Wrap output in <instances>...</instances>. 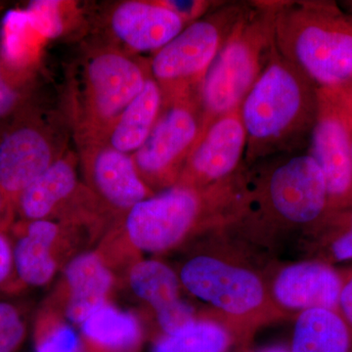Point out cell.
I'll use <instances>...</instances> for the list:
<instances>
[{"mask_svg":"<svg viewBox=\"0 0 352 352\" xmlns=\"http://www.w3.org/2000/svg\"><path fill=\"white\" fill-rule=\"evenodd\" d=\"M329 214L325 178L305 153L280 155L243 168L227 227L256 243L309 234Z\"/></svg>","mask_w":352,"mask_h":352,"instance_id":"6da1fadb","label":"cell"},{"mask_svg":"<svg viewBox=\"0 0 352 352\" xmlns=\"http://www.w3.org/2000/svg\"><path fill=\"white\" fill-rule=\"evenodd\" d=\"M318 88L276 47L240 107L247 145L245 168L302 152L318 115Z\"/></svg>","mask_w":352,"mask_h":352,"instance_id":"7a4b0ae2","label":"cell"},{"mask_svg":"<svg viewBox=\"0 0 352 352\" xmlns=\"http://www.w3.org/2000/svg\"><path fill=\"white\" fill-rule=\"evenodd\" d=\"M177 273L183 289L212 308L237 337L283 317L271 300L267 276L244 247L220 244L198 250Z\"/></svg>","mask_w":352,"mask_h":352,"instance_id":"3957f363","label":"cell"},{"mask_svg":"<svg viewBox=\"0 0 352 352\" xmlns=\"http://www.w3.org/2000/svg\"><path fill=\"white\" fill-rule=\"evenodd\" d=\"M274 43L318 89L352 80V16L333 1H274Z\"/></svg>","mask_w":352,"mask_h":352,"instance_id":"277c9868","label":"cell"},{"mask_svg":"<svg viewBox=\"0 0 352 352\" xmlns=\"http://www.w3.org/2000/svg\"><path fill=\"white\" fill-rule=\"evenodd\" d=\"M236 178L206 190L176 184L139 201L112 227L139 256L173 251L199 234L226 226Z\"/></svg>","mask_w":352,"mask_h":352,"instance_id":"5b68a950","label":"cell"},{"mask_svg":"<svg viewBox=\"0 0 352 352\" xmlns=\"http://www.w3.org/2000/svg\"><path fill=\"white\" fill-rule=\"evenodd\" d=\"M273 20L274 1L251 2L220 48L198 90L203 133L241 107L263 73L275 50Z\"/></svg>","mask_w":352,"mask_h":352,"instance_id":"8992f818","label":"cell"},{"mask_svg":"<svg viewBox=\"0 0 352 352\" xmlns=\"http://www.w3.org/2000/svg\"><path fill=\"white\" fill-rule=\"evenodd\" d=\"M248 4H219L155 53L149 64L150 75L161 88L163 101L198 94L210 65Z\"/></svg>","mask_w":352,"mask_h":352,"instance_id":"52a82bcc","label":"cell"},{"mask_svg":"<svg viewBox=\"0 0 352 352\" xmlns=\"http://www.w3.org/2000/svg\"><path fill=\"white\" fill-rule=\"evenodd\" d=\"M82 75L75 106L78 140H103L151 76L149 66L111 47L91 53Z\"/></svg>","mask_w":352,"mask_h":352,"instance_id":"ba28073f","label":"cell"},{"mask_svg":"<svg viewBox=\"0 0 352 352\" xmlns=\"http://www.w3.org/2000/svg\"><path fill=\"white\" fill-rule=\"evenodd\" d=\"M203 129L198 94L163 101L151 133L132 155L139 175L155 194L177 184Z\"/></svg>","mask_w":352,"mask_h":352,"instance_id":"9c48e42d","label":"cell"},{"mask_svg":"<svg viewBox=\"0 0 352 352\" xmlns=\"http://www.w3.org/2000/svg\"><path fill=\"white\" fill-rule=\"evenodd\" d=\"M14 264L25 288L47 286L82 248L101 239L83 224L54 219L17 220L8 231Z\"/></svg>","mask_w":352,"mask_h":352,"instance_id":"30bf717a","label":"cell"},{"mask_svg":"<svg viewBox=\"0 0 352 352\" xmlns=\"http://www.w3.org/2000/svg\"><path fill=\"white\" fill-rule=\"evenodd\" d=\"M76 166L72 152L51 164L16 201L15 214L19 219L101 223L105 214L89 189L78 180Z\"/></svg>","mask_w":352,"mask_h":352,"instance_id":"8fae6325","label":"cell"},{"mask_svg":"<svg viewBox=\"0 0 352 352\" xmlns=\"http://www.w3.org/2000/svg\"><path fill=\"white\" fill-rule=\"evenodd\" d=\"M78 141L85 186L113 224L139 201L155 195L139 175L131 155L98 139Z\"/></svg>","mask_w":352,"mask_h":352,"instance_id":"7c38bea8","label":"cell"},{"mask_svg":"<svg viewBox=\"0 0 352 352\" xmlns=\"http://www.w3.org/2000/svg\"><path fill=\"white\" fill-rule=\"evenodd\" d=\"M318 98L308 155L323 173L331 214L352 207L351 144L337 88L318 89Z\"/></svg>","mask_w":352,"mask_h":352,"instance_id":"4fadbf2b","label":"cell"},{"mask_svg":"<svg viewBox=\"0 0 352 352\" xmlns=\"http://www.w3.org/2000/svg\"><path fill=\"white\" fill-rule=\"evenodd\" d=\"M245 145L239 108L215 120L204 131L177 184L206 190L230 182L244 168Z\"/></svg>","mask_w":352,"mask_h":352,"instance_id":"5bb4252c","label":"cell"},{"mask_svg":"<svg viewBox=\"0 0 352 352\" xmlns=\"http://www.w3.org/2000/svg\"><path fill=\"white\" fill-rule=\"evenodd\" d=\"M63 155L50 129L34 120L16 122L0 138V188L15 210L34 180Z\"/></svg>","mask_w":352,"mask_h":352,"instance_id":"9a60e30c","label":"cell"},{"mask_svg":"<svg viewBox=\"0 0 352 352\" xmlns=\"http://www.w3.org/2000/svg\"><path fill=\"white\" fill-rule=\"evenodd\" d=\"M271 300L282 315L314 308L338 310L344 273L311 258L289 263L267 276Z\"/></svg>","mask_w":352,"mask_h":352,"instance_id":"2e32d148","label":"cell"},{"mask_svg":"<svg viewBox=\"0 0 352 352\" xmlns=\"http://www.w3.org/2000/svg\"><path fill=\"white\" fill-rule=\"evenodd\" d=\"M117 276L100 252H83L62 271L56 288L46 300L75 327H80L95 310L110 302Z\"/></svg>","mask_w":352,"mask_h":352,"instance_id":"e0dca14e","label":"cell"},{"mask_svg":"<svg viewBox=\"0 0 352 352\" xmlns=\"http://www.w3.org/2000/svg\"><path fill=\"white\" fill-rule=\"evenodd\" d=\"M113 36L132 52H154L177 36L186 23L161 1L129 0L110 16Z\"/></svg>","mask_w":352,"mask_h":352,"instance_id":"ac0fdd59","label":"cell"},{"mask_svg":"<svg viewBox=\"0 0 352 352\" xmlns=\"http://www.w3.org/2000/svg\"><path fill=\"white\" fill-rule=\"evenodd\" d=\"M163 106V94L150 76L143 89L110 127L103 141L118 151L133 155L151 133Z\"/></svg>","mask_w":352,"mask_h":352,"instance_id":"d6986e66","label":"cell"},{"mask_svg":"<svg viewBox=\"0 0 352 352\" xmlns=\"http://www.w3.org/2000/svg\"><path fill=\"white\" fill-rule=\"evenodd\" d=\"M78 328L83 340L112 352H140L145 340L138 315L111 302L95 310Z\"/></svg>","mask_w":352,"mask_h":352,"instance_id":"ffe728a7","label":"cell"},{"mask_svg":"<svg viewBox=\"0 0 352 352\" xmlns=\"http://www.w3.org/2000/svg\"><path fill=\"white\" fill-rule=\"evenodd\" d=\"M289 352H352V329L338 310H305L296 317Z\"/></svg>","mask_w":352,"mask_h":352,"instance_id":"44dd1931","label":"cell"},{"mask_svg":"<svg viewBox=\"0 0 352 352\" xmlns=\"http://www.w3.org/2000/svg\"><path fill=\"white\" fill-rule=\"evenodd\" d=\"M126 275L133 295L153 314L182 298L183 288L178 273L159 259H138Z\"/></svg>","mask_w":352,"mask_h":352,"instance_id":"7402d4cb","label":"cell"},{"mask_svg":"<svg viewBox=\"0 0 352 352\" xmlns=\"http://www.w3.org/2000/svg\"><path fill=\"white\" fill-rule=\"evenodd\" d=\"M237 338L219 318L200 317L179 332L155 336L151 352H226Z\"/></svg>","mask_w":352,"mask_h":352,"instance_id":"603a6c76","label":"cell"},{"mask_svg":"<svg viewBox=\"0 0 352 352\" xmlns=\"http://www.w3.org/2000/svg\"><path fill=\"white\" fill-rule=\"evenodd\" d=\"M314 258L332 264L352 261V207L331 212L311 233Z\"/></svg>","mask_w":352,"mask_h":352,"instance_id":"cb8c5ba5","label":"cell"},{"mask_svg":"<svg viewBox=\"0 0 352 352\" xmlns=\"http://www.w3.org/2000/svg\"><path fill=\"white\" fill-rule=\"evenodd\" d=\"M32 340L34 352H83L75 327L46 302L36 312Z\"/></svg>","mask_w":352,"mask_h":352,"instance_id":"d4e9b609","label":"cell"},{"mask_svg":"<svg viewBox=\"0 0 352 352\" xmlns=\"http://www.w3.org/2000/svg\"><path fill=\"white\" fill-rule=\"evenodd\" d=\"M27 335L25 310L17 303L0 298V352H17Z\"/></svg>","mask_w":352,"mask_h":352,"instance_id":"484cf974","label":"cell"},{"mask_svg":"<svg viewBox=\"0 0 352 352\" xmlns=\"http://www.w3.org/2000/svg\"><path fill=\"white\" fill-rule=\"evenodd\" d=\"M65 2L34 1L25 11L30 23L39 36L54 38L64 31Z\"/></svg>","mask_w":352,"mask_h":352,"instance_id":"4316f807","label":"cell"},{"mask_svg":"<svg viewBox=\"0 0 352 352\" xmlns=\"http://www.w3.org/2000/svg\"><path fill=\"white\" fill-rule=\"evenodd\" d=\"M24 72L13 68L0 55V120L15 113L24 101Z\"/></svg>","mask_w":352,"mask_h":352,"instance_id":"83f0119b","label":"cell"},{"mask_svg":"<svg viewBox=\"0 0 352 352\" xmlns=\"http://www.w3.org/2000/svg\"><path fill=\"white\" fill-rule=\"evenodd\" d=\"M154 316L160 330L157 336L179 332L200 318L196 308L182 298L156 312Z\"/></svg>","mask_w":352,"mask_h":352,"instance_id":"f1b7e54d","label":"cell"},{"mask_svg":"<svg viewBox=\"0 0 352 352\" xmlns=\"http://www.w3.org/2000/svg\"><path fill=\"white\" fill-rule=\"evenodd\" d=\"M25 289L16 272L10 236L0 232V295H19Z\"/></svg>","mask_w":352,"mask_h":352,"instance_id":"f546056e","label":"cell"},{"mask_svg":"<svg viewBox=\"0 0 352 352\" xmlns=\"http://www.w3.org/2000/svg\"><path fill=\"white\" fill-rule=\"evenodd\" d=\"M164 6L175 11L177 15L184 20V22L193 23L201 16L208 12V9L212 6L210 1H161Z\"/></svg>","mask_w":352,"mask_h":352,"instance_id":"4dcf8cb0","label":"cell"},{"mask_svg":"<svg viewBox=\"0 0 352 352\" xmlns=\"http://www.w3.org/2000/svg\"><path fill=\"white\" fill-rule=\"evenodd\" d=\"M339 312L352 329V270L344 273V284L340 296Z\"/></svg>","mask_w":352,"mask_h":352,"instance_id":"1f68e13d","label":"cell"},{"mask_svg":"<svg viewBox=\"0 0 352 352\" xmlns=\"http://www.w3.org/2000/svg\"><path fill=\"white\" fill-rule=\"evenodd\" d=\"M337 89L339 92L340 104H342V112H344V119H346L347 129H349L352 170V92L349 89V85L344 87L337 88Z\"/></svg>","mask_w":352,"mask_h":352,"instance_id":"d6a6232c","label":"cell"},{"mask_svg":"<svg viewBox=\"0 0 352 352\" xmlns=\"http://www.w3.org/2000/svg\"><path fill=\"white\" fill-rule=\"evenodd\" d=\"M15 210L12 204L0 188V232H8L10 227L15 222Z\"/></svg>","mask_w":352,"mask_h":352,"instance_id":"836d02e7","label":"cell"},{"mask_svg":"<svg viewBox=\"0 0 352 352\" xmlns=\"http://www.w3.org/2000/svg\"><path fill=\"white\" fill-rule=\"evenodd\" d=\"M82 340L83 352H112L106 351V349H102V347L96 346V344H92V342H88V340H83L82 338Z\"/></svg>","mask_w":352,"mask_h":352,"instance_id":"e575fe53","label":"cell"},{"mask_svg":"<svg viewBox=\"0 0 352 352\" xmlns=\"http://www.w3.org/2000/svg\"><path fill=\"white\" fill-rule=\"evenodd\" d=\"M263 352H288L285 351L283 349H277V347H274V349H266Z\"/></svg>","mask_w":352,"mask_h":352,"instance_id":"d590c367","label":"cell"},{"mask_svg":"<svg viewBox=\"0 0 352 352\" xmlns=\"http://www.w3.org/2000/svg\"><path fill=\"white\" fill-rule=\"evenodd\" d=\"M349 88H351V91H352V80H351V83H349Z\"/></svg>","mask_w":352,"mask_h":352,"instance_id":"8d00e7d4","label":"cell"},{"mask_svg":"<svg viewBox=\"0 0 352 352\" xmlns=\"http://www.w3.org/2000/svg\"><path fill=\"white\" fill-rule=\"evenodd\" d=\"M349 89H351V88H349ZM352 92V91H351Z\"/></svg>","mask_w":352,"mask_h":352,"instance_id":"74e56055","label":"cell"},{"mask_svg":"<svg viewBox=\"0 0 352 352\" xmlns=\"http://www.w3.org/2000/svg\"><path fill=\"white\" fill-rule=\"evenodd\" d=\"M0 298H1V296H0Z\"/></svg>","mask_w":352,"mask_h":352,"instance_id":"f35d334b","label":"cell"},{"mask_svg":"<svg viewBox=\"0 0 352 352\" xmlns=\"http://www.w3.org/2000/svg\"><path fill=\"white\" fill-rule=\"evenodd\" d=\"M351 3H352V2H351ZM351 6H352V4H351Z\"/></svg>","mask_w":352,"mask_h":352,"instance_id":"ab89813d","label":"cell"}]
</instances>
